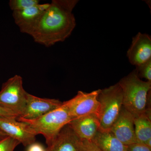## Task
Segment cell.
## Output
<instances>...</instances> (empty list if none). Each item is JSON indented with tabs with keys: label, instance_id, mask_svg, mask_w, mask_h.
I'll list each match as a JSON object with an SVG mask.
<instances>
[{
	"label": "cell",
	"instance_id": "obj_18",
	"mask_svg": "<svg viewBox=\"0 0 151 151\" xmlns=\"http://www.w3.org/2000/svg\"><path fill=\"white\" fill-rule=\"evenodd\" d=\"M19 144L18 141L8 136L0 141V151H14Z\"/></svg>",
	"mask_w": 151,
	"mask_h": 151
},
{
	"label": "cell",
	"instance_id": "obj_20",
	"mask_svg": "<svg viewBox=\"0 0 151 151\" xmlns=\"http://www.w3.org/2000/svg\"><path fill=\"white\" fill-rule=\"evenodd\" d=\"M80 151H102L92 141H82Z\"/></svg>",
	"mask_w": 151,
	"mask_h": 151
},
{
	"label": "cell",
	"instance_id": "obj_21",
	"mask_svg": "<svg viewBox=\"0 0 151 151\" xmlns=\"http://www.w3.org/2000/svg\"><path fill=\"white\" fill-rule=\"evenodd\" d=\"M0 117L15 118L17 119V118H18V116L12 111L0 105Z\"/></svg>",
	"mask_w": 151,
	"mask_h": 151
},
{
	"label": "cell",
	"instance_id": "obj_17",
	"mask_svg": "<svg viewBox=\"0 0 151 151\" xmlns=\"http://www.w3.org/2000/svg\"><path fill=\"white\" fill-rule=\"evenodd\" d=\"M136 67L135 70L140 78H145L151 82V59Z\"/></svg>",
	"mask_w": 151,
	"mask_h": 151
},
{
	"label": "cell",
	"instance_id": "obj_16",
	"mask_svg": "<svg viewBox=\"0 0 151 151\" xmlns=\"http://www.w3.org/2000/svg\"><path fill=\"white\" fill-rule=\"evenodd\" d=\"M39 0H11L9 5L13 12L24 10L38 4Z\"/></svg>",
	"mask_w": 151,
	"mask_h": 151
},
{
	"label": "cell",
	"instance_id": "obj_6",
	"mask_svg": "<svg viewBox=\"0 0 151 151\" xmlns=\"http://www.w3.org/2000/svg\"><path fill=\"white\" fill-rule=\"evenodd\" d=\"M100 91L99 89L89 93L78 91L72 99L63 102L73 120L90 114L98 115L100 108L98 96Z\"/></svg>",
	"mask_w": 151,
	"mask_h": 151
},
{
	"label": "cell",
	"instance_id": "obj_7",
	"mask_svg": "<svg viewBox=\"0 0 151 151\" xmlns=\"http://www.w3.org/2000/svg\"><path fill=\"white\" fill-rule=\"evenodd\" d=\"M0 130L7 135L28 147L35 142L37 134L28 124L15 118L0 117Z\"/></svg>",
	"mask_w": 151,
	"mask_h": 151
},
{
	"label": "cell",
	"instance_id": "obj_14",
	"mask_svg": "<svg viewBox=\"0 0 151 151\" xmlns=\"http://www.w3.org/2000/svg\"><path fill=\"white\" fill-rule=\"evenodd\" d=\"M92 141L102 151H127V146L110 131L99 130Z\"/></svg>",
	"mask_w": 151,
	"mask_h": 151
},
{
	"label": "cell",
	"instance_id": "obj_12",
	"mask_svg": "<svg viewBox=\"0 0 151 151\" xmlns=\"http://www.w3.org/2000/svg\"><path fill=\"white\" fill-rule=\"evenodd\" d=\"M81 140L92 141L100 130L98 115L90 114L73 119L68 124Z\"/></svg>",
	"mask_w": 151,
	"mask_h": 151
},
{
	"label": "cell",
	"instance_id": "obj_19",
	"mask_svg": "<svg viewBox=\"0 0 151 151\" xmlns=\"http://www.w3.org/2000/svg\"><path fill=\"white\" fill-rule=\"evenodd\" d=\"M127 151H151V148L145 144L137 142L127 146Z\"/></svg>",
	"mask_w": 151,
	"mask_h": 151
},
{
	"label": "cell",
	"instance_id": "obj_13",
	"mask_svg": "<svg viewBox=\"0 0 151 151\" xmlns=\"http://www.w3.org/2000/svg\"><path fill=\"white\" fill-rule=\"evenodd\" d=\"M81 142L82 140L68 124L47 146L46 151H80Z\"/></svg>",
	"mask_w": 151,
	"mask_h": 151
},
{
	"label": "cell",
	"instance_id": "obj_22",
	"mask_svg": "<svg viewBox=\"0 0 151 151\" xmlns=\"http://www.w3.org/2000/svg\"><path fill=\"white\" fill-rule=\"evenodd\" d=\"M27 151H46V149L41 144L35 142L28 146Z\"/></svg>",
	"mask_w": 151,
	"mask_h": 151
},
{
	"label": "cell",
	"instance_id": "obj_5",
	"mask_svg": "<svg viewBox=\"0 0 151 151\" xmlns=\"http://www.w3.org/2000/svg\"><path fill=\"white\" fill-rule=\"evenodd\" d=\"M27 93L23 86L21 76H14L3 84L0 91V105L21 117L25 108Z\"/></svg>",
	"mask_w": 151,
	"mask_h": 151
},
{
	"label": "cell",
	"instance_id": "obj_3",
	"mask_svg": "<svg viewBox=\"0 0 151 151\" xmlns=\"http://www.w3.org/2000/svg\"><path fill=\"white\" fill-rule=\"evenodd\" d=\"M17 119L28 124L37 135H42L47 146L53 142L63 128L73 120L63 103L55 110L36 119L27 120L18 117Z\"/></svg>",
	"mask_w": 151,
	"mask_h": 151
},
{
	"label": "cell",
	"instance_id": "obj_11",
	"mask_svg": "<svg viewBox=\"0 0 151 151\" xmlns=\"http://www.w3.org/2000/svg\"><path fill=\"white\" fill-rule=\"evenodd\" d=\"M127 57L131 64L138 66L151 59V36L138 32L132 38L127 52Z\"/></svg>",
	"mask_w": 151,
	"mask_h": 151
},
{
	"label": "cell",
	"instance_id": "obj_4",
	"mask_svg": "<svg viewBox=\"0 0 151 151\" xmlns=\"http://www.w3.org/2000/svg\"><path fill=\"white\" fill-rule=\"evenodd\" d=\"M100 131H110L123 107V94L119 82L100 89L98 96Z\"/></svg>",
	"mask_w": 151,
	"mask_h": 151
},
{
	"label": "cell",
	"instance_id": "obj_1",
	"mask_svg": "<svg viewBox=\"0 0 151 151\" xmlns=\"http://www.w3.org/2000/svg\"><path fill=\"white\" fill-rule=\"evenodd\" d=\"M78 0H52L30 35L35 42L47 47L62 42L76 26L73 12Z\"/></svg>",
	"mask_w": 151,
	"mask_h": 151
},
{
	"label": "cell",
	"instance_id": "obj_8",
	"mask_svg": "<svg viewBox=\"0 0 151 151\" xmlns=\"http://www.w3.org/2000/svg\"><path fill=\"white\" fill-rule=\"evenodd\" d=\"M134 119V117L123 107L110 129L114 136L126 146L137 143Z\"/></svg>",
	"mask_w": 151,
	"mask_h": 151
},
{
	"label": "cell",
	"instance_id": "obj_9",
	"mask_svg": "<svg viewBox=\"0 0 151 151\" xmlns=\"http://www.w3.org/2000/svg\"><path fill=\"white\" fill-rule=\"evenodd\" d=\"M62 104L57 99L40 98L27 92L24 112L19 117L27 120L36 119L55 110Z\"/></svg>",
	"mask_w": 151,
	"mask_h": 151
},
{
	"label": "cell",
	"instance_id": "obj_23",
	"mask_svg": "<svg viewBox=\"0 0 151 151\" xmlns=\"http://www.w3.org/2000/svg\"><path fill=\"white\" fill-rule=\"evenodd\" d=\"M8 137L7 135L3 132L1 130H0V141Z\"/></svg>",
	"mask_w": 151,
	"mask_h": 151
},
{
	"label": "cell",
	"instance_id": "obj_2",
	"mask_svg": "<svg viewBox=\"0 0 151 151\" xmlns=\"http://www.w3.org/2000/svg\"><path fill=\"white\" fill-rule=\"evenodd\" d=\"M119 83L123 92V107L134 118L145 113L151 82L142 80L135 69Z\"/></svg>",
	"mask_w": 151,
	"mask_h": 151
},
{
	"label": "cell",
	"instance_id": "obj_10",
	"mask_svg": "<svg viewBox=\"0 0 151 151\" xmlns=\"http://www.w3.org/2000/svg\"><path fill=\"white\" fill-rule=\"evenodd\" d=\"M50 4H38L26 9L13 12L14 22L21 32L30 35Z\"/></svg>",
	"mask_w": 151,
	"mask_h": 151
},
{
	"label": "cell",
	"instance_id": "obj_15",
	"mask_svg": "<svg viewBox=\"0 0 151 151\" xmlns=\"http://www.w3.org/2000/svg\"><path fill=\"white\" fill-rule=\"evenodd\" d=\"M150 109L147 108L145 113L134 118V124L137 142L146 145L151 140Z\"/></svg>",
	"mask_w": 151,
	"mask_h": 151
}]
</instances>
